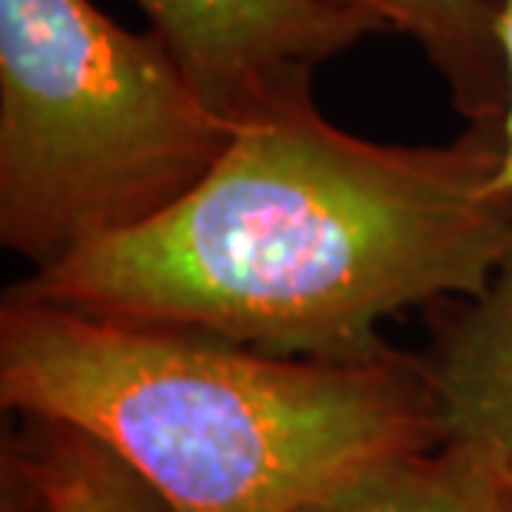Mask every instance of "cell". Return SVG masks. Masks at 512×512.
<instances>
[{"mask_svg": "<svg viewBox=\"0 0 512 512\" xmlns=\"http://www.w3.org/2000/svg\"><path fill=\"white\" fill-rule=\"evenodd\" d=\"M503 150V120L403 147L340 130L310 100L243 124L157 220L14 290L293 360H389L386 316L473 300L512 253Z\"/></svg>", "mask_w": 512, "mask_h": 512, "instance_id": "obj_1", "label": "cell"}, {"mask_svg": "<svg viewBox=\"0 0 512 512\" xmlns=\"http://www.w3.org/2000/svg\"><path fill=\"white\" fill-rule=\"evenodd\" d=\"M0 399L117 449L173 512H300L443 446L416 360H293L34 300L0 306Z\"/></svg>", "mask_w": 512, "mask_h": 512, "instance_id": "obj_2", "label": "cell"}, {"mask_svg": "<svg viewBox=\"0 0 512 512\" xmlns=\"http://www.w3.org/2000/svg\"><path fill=\"white\" fill-rule=\"evenodd\" d=\"M233 137L150 27L0 0V243L34 273L157 220Z\"/></svg>", "mask_w": 512, "mask_h": 512, "instance_id": "obj_3", "label": "cell"}, {"mask_svg": "<svg viewBox=\"0 0 512 512\" xmlns=\"http://www.w3.org/2000/svg\"><path fill=\"white\" fill-rule=\"evenodd\" d=\"M197 94L233 127L310 104L313 74L363 37L370 17L333 0H133Z\"/></svg>", "mask_w": 512, "mask_h": 512, "instance_id": "obj_4", "label": "cell"}, {"mask_svg": "<svg viewBox=\"0 0 512 512\" xmlns=\"http://www.w3.org/2000/svg\"><path fill=\"white\" fill-rule=\"evenodd\" d=\"M436 310L433 346L416 363L443 443L512 489V253L483 293Z\"/></svg>", "mask_w": 512, "mask_h": 512, "instance_id": "obj_5", "label": "cell"}, {"mask_svg": "<svg viewBox=\"0 0 512 512\" xmlns=\"http://www.w3.org/2000/svg\"><path fill=\"white\" fill-rule=\"evenodd\" d=\"M20 419L4 446V512H173L104 439L64 419Z\"/></svg>", "mask_w": 512, "mask_h": 512, "instance_id": "obj_6", "label": "cell"}, {"mask_svg": "<svg viewBox=\"0 0 512 512\" xmlns=\"http://www.w3.org/2000/svg\"><path fill=\"white\" fill-rule=\"evenodd\" d=\"M423 50L466 124H499L509 104L496 0H333Z\"/></svg>", "mask_w": 512, "mask_h": 512, "instance_id": "obj_7", "label": "cell"}, {"mask_svg": "<svg viewBox=\"0 0 512 512\" xmlns=\"http://www.w3.org/2000/svg\"><path fill=\"white\" fill-rule=\"evenodd\" d=\"M506 486L459 446L386 459L300 512H503Z\"/></svg>", "mask_w": 512, "mask_h": 512, "instance_id": "obj_8", "label": "cell"}, {"mask_svg": "<svg viewBox=\"0 0 512 512\" xmlns=\"http://www.w3.org/2000/svg\"><path fill=\"white\" fill-rule=\"evenodd\" d=\"M499 4V44L506 57V77H509V104L503 117V170H499V190L512 193V0H496Z\"/></svg>", "mask_w": 512, "mask_h": 512, "instance_id": "obj_9", "label": "cell"}, {"mask_svg": "<svg viewBox=\"0 0 512 512\" xmlns=\"http://www.w3.org/2000/svg\"><path fill=\"white\" fill-rule=\"evenodd\" d=\"M503 512H512V489H506V506H503Z\"/></svg>", "mask_w": 512, "mask_h": 512, "instance_id": "obj_10", "label": "cell"}]
</instances>
